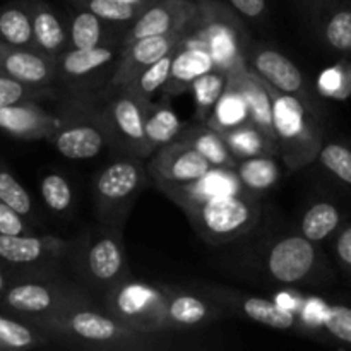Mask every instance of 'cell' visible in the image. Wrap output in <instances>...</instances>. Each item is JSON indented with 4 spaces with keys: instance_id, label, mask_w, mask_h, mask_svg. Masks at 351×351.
Masks as SVG:
<instances>
[{
    "instance_id": "obj_1",
    "label": "cell",
    "mask_w": 351,
    "mask_h": 351,
    "mask_svg": "<svg viewBox=\"0 0 351 351\" xmlns=\"http://www.w3.org/2000/svg\"><path fill=\"white\" fill-rule=\"evenodd\" d=\"M53 343L96 351H153L170 348L165 335L134 331L106 314L95 300L77 302L58 314L38 322Z\"/></svg>"
},
{
    "instance_id": "obj_2",
    "label": "cell",
    "mask_w": 351,
    "mask_h": 351,
    "mask_svg": "<svg viewBox=\"0 0 351 351\" xmlns=\"http://www.w3.org/2000/svg\"><path fill=\"white\" fill-rule=\"evenodd\" d=\"M65 263L89 293L101 295L119 281L132 276L122 230L101 223L98 228L69 240Z\"/></svg>"
},
{
    "instance_id": "obj_3",
    "label": "cell",
    "mask_w": 351,
    "mask_h": 351,
    "mask_svg": "<svg viewBox=\"0 0 351 351\" xmlns=\"http://www.w3.org/2000/svg\"><path fill=\"white\" fill-rule=\"evenodd\" d=\"M86 300H93V295L77 281L60 276V271L17 274L0 295V312L38 324Z\"/></svg>"
},
{
    "instance_id": "obj_4",
    "label": "cell",
    "mask_w": 351,
    "mask_h": 351,
    "mask_svg": "<svg viewBox=\"0 0 351 351\" xmlns=\"http://www.w3.org/2000/svg\"><path fill=\"white\" fill-rule=\"evenodd\" d=\"M197 12L189 31L201 38L215 69L232 75L247 69L250 36L243 19L223 0H195Z\"/></svg>"
},
{
    "instance_id": "obj_5",
    "label": "cell",
    "mask_w": 351,
    "mask_h": 351,
    "mask_svg": "<svg viewBox=\"0 0 351 351\" xmlns=\"http://www.w3.org/2000/svg\"><path fill=\"white\" fill-rule=\"evenodd\" d=\"M273 98V127L278 156L288 170L297 171L317 160L324 144L321 117L308 110L298 98L280 93L267 84Z\"/></svg>"
},
{
    "instance_id": "obj_6",
    "label": "cell",
    "mask_w": 351,
    "mask_h": 351,
    "mask_svg": "<svg viewBox=\"0 0 351 351\" xmlns=\"http://www.w3.org/2000/svg\"><path fill=\"white\" fill-rule=\"evenodd\" d=\"M147 180L146 161L132 154H119L105 165L93 180V201L98 221L122 230Z\"/></svg>"
},
{
    "instance_id": "obj_7",
    "label": "cell",
    "mask_w": 351,
    "mask_h": 351,
    "mask_svg": "<svg viewBox=\"0 0 351 351\" xmlns=\"http://www.w3.org/2000/svg\"><path fill=\"white\" fill-rule=\"evenodd\" d=\"M184 213L202 240L211 245H226L256 228L263 215V202L259 195L240 191L216 195Z\"/></svg>"
},
{
    "instance_id": "obj_8",
    "label": "cell",
    "mask_w": 351,
    "mask_h": 351,
    "mask_svg": "<svg viewBox=\"0 0 351 351\" xmlns=\"http://www.w3.org/2000/svg\"><path fill=\"white\" fill-rule=\"evenodd\" d=\"M170 287L129 276L101 293L99 307L134 331L165 332V308Z\"/></svg>"
},
{
    "instance_id": "obj_9",
    "label": "cell",
    "mask_w": 351,
    "mask_h": 351,
    "mask_svg": "<svg viewBox=\"0 0 351 351\" xmlns=\"http://www.w3.org/2000/svg\"><path fill=\"white\" fill-rule=\"evenodd\" d=\"M58 113L62 123L47 143L60 156L84 161L96 158L105 147H110L101 110L93 106L88 96H74Z\"/></svg>"
},
{
    "instance_id": "obj_10",
    "label": "cell",
    "mask_w": 351,
    "mask_h": 351,
    "mask_svg": "<svg viewBox=\"0 0 351 351\" xmlns=\"http://www.w3.org/2000/svg\"><path fill=\"white\" fill-rule=\"evenodd\" d=\"M122 45H101L95 48H71L57 58V86L72 96H89L106 89Z\"/></svg>"
},
{
    "instance_id": "obj_11",
    "label": "cell",
    "mask_w": 351,
    "mask_h": 351,
    "mask_svg": "<svg viewBox=\"0 0 351 351\" xmlns=\"http://www.w3.org/2000/svg\"><path fill=\"white\" fill-rule=\"evenodd\" d=\"M69 240L53 235H0V264L16 274L60 271Z\"/></svg>"
},
{
    "instance_id": "obj_12",
    "label": "cell",
    "mask_w": 351,
    "mask_h": 351,
    "mask_svg": "<svg viewBox=\"0 0 351 351\" xmlns=\"http://www.w3.org/2000/svg\"><path fill=\"white\" fill-rule=\"evenodd\" d=\"M146 106V101L123 88L110 93L108 101L99 106L110 147L119 154H132L143 160Z\"/></svg>"
},
{
    "instance_id": "obj_13",
    "label": "cell",
    "mask_w": 351,
    "mask_h": 351,
    "mask_svg": "<svg viewBox=\"0 0 351 351\" xmlns=\"http://www.w3.org/2000/svg\"><path fill=\"white\" fill-rule=\"evenodd\" d=\"M247 67L271 88L285 95L295 96L315 115L322 117L321 103L308 88L305 75L280 50L266 47V45H250L247 51Z\"/></svg>"
},
{
    "instance_id": "obj_14",
    "label": "cell",
    "mask_w": 351,
    "mask_h": 351,
    "mask_svg": "<svg viewBox=\"0 0 351 351\" xmlns=\"http://www.w3.org/2000/svg\"><path fill=\"white\" fill-rule=\"evenodd\" d=\"M317 243L311 242L304 235H287L269 247L266 254V273L274 283L304 285L314 280L319 273Z\"/></svg>"
},
{
    "instance_id": "obj_15",
    "label": "cell",
    "mask_w": 351,
    "mask_h": 351,
    "mask_svg": "<svg viewBox=\"0 0 351 351\" xmlns=\"http://www.w3.org/2000/svg\"><path fill=\"white\" fill-rule=\"evenodd\" d=\"M206 293L218 300L225 307L226 314L230 312V314L249 319L256 324L266 326L271 329H280V331L300 328L298 315L290 308L283 307L280 302H274L271 298L259 297V295H247L225 287H208Z\"/></svg>"
},
{
    "instance_id": "obj_16",
    "label": "cell",
    "mask_w": 351,
    "mask_h": 351,
    "mask_svg": "<svg viewBox=\"0 0 351 351\" xmlns=\"http://www.w3.org/2000/svg\"><path fill=\"white\" fill-rule=\"evenodd\" d=\"M302 14L324 47L351 55V5L343 0H297Z\"/></svg>"
},
{
    "instance_id": "obj_17",
    "label": "cell",
    "mask_w": 351,
    "mask_h": 351,
    "mask_svg": "<svg viewBox=\"0 0 351 351\" xmlns=\"http://www.w3.org/2000/svg\"><path fill=\"white\" fill-rule=\"evenodd\" d=\"M146 161L147 175L156 185L185 184L215 168L194 147L178 139L158 147Z\"/></svg>"
},
{
    "instance_id": "obj_18",
    "label": "cell",
    "mask_w": 351,
    "mask_h": 351,
    "mask_svg": "<svg viewBox=\"0 0 351 351\" xmlns=\"http://www.w3.org/2000/svg\"><path fill=\"white\" fill-rule=\"evenodd\" d=\"M187 29H178L167 34L141 38V40L122 45L119 62L115 65V72H113L112 79H110V84L106 86V91H117V89L129 84L147 65L156 62L158 58L168 53L171 48L177 47L182 41V38L185 36Z\"/></svg>"
},
{
    "instance_id": "obj_19",
    "label": "cell",
    "mask_w": 351,
    "mask_h": 351,
    "mask_svg": "<svg viewBox=\"0 0 351 351\" xmlns=\"http://www.w3.org/2000/svg\"><path fill=\"white\" fill-rule=\"evenodd\" d=\"M225 314V307L211 295L170 287L165 308V332L209 326Z\"/></svg>"
},
{
    "instance_id": "obj_20",
    "label": "cell",
    "mask_w": 351,
    "mask_h": 351,
    "mask_svg": "<svg viewBox=\"0 0 351 351\" xmlns=\"http://www.w3.org/2000/svg\"><path fill=\"white\" fill-rule=\"evenodd\" d=\"M197 12L195 0H158L139 14L125 29L122 45L141 38L167 34L171 31L187 29Z\"/></svg>"
},
{
    "instance_id": "obj_21",
    "label": "cell",
    "mask_w": 351,
    "mask_h": 351,
    "mask_svg": "<svg viewBox=\"0 0 351 351\" xmlns=\"http://www.w3.org/2000/svg\"><path fill=\"white\" fill-rule=\"evenodd\" d=\"M215 69L211 53L201 38L187 29L185 36L178 43L177 53L171 62L170 74L163 86V95L168 98L180 96L191 91V86L195 79L204 72Z\"/></svg>"
},
{
    "instance_id": "obj_22",
    "label": "cell",
    "mask_w": 351,
    "mask_h": 351,
    "mask_svg": "<svg viewBox=\"0 0 351 351\" xmlns=\"http://www.w3.org/2000/svg\"><path fill=\"white\" fill-rule=\"evenodd\" d=\"M60 113H50L36 101H24L0 108V132L14 139L40 141L57 132Z\"/></svg>"
},
{
    "instance_id": "obj_23",
    "label": "cell",
    "mask_w": 351,
    "mask_h": 351,
    "mask_svg": "<svg viewBox=\"0 0 351 351\" xmlns=\"http://www.w3.org/2000/svg\"><path fill=\"white\" fill-rule=\"evenodd\" d=\"M163 194H167L182 211L197 206L208 199L216 195L235 194V192L245 191L240 185L233 168H211L201 178H195L185 184H168L156 185Z\"/></svg>"
},
{
    "instance_id": "obj_24",
    "label": "cell",
    "mask_w": 351,
    "mask_h": 351,
    "mask_svg": "<svg viewBox=\"0 0 351 351\" xmlns=\"http://www.w3.org/2000/svg\"><path fill=\"white\" fill-rule=\"evenodd\" d=\"M0 72L31 86H57V60L0 41Z\"/></svg>"
},
{
    "instance_id": "obj_25",
    "label": "cell",
    "mask_w": 351,
    "mask_h": 351,
    "mask_svg": "<svg viewBox=\"0 0 351 351\" xmlns=\"http://www.w3.org/2000/svg\"><path fill=\"white\" fill-rule=\"evenodd\" d=\"M27 7H29L36 51L57 60L62 53L71 50L67 17L62 16L53 5L45 0H27Z\"/></svg>"
},
{
    "instance_id": "obj_26",
    "label": "cell",
    "mask_w": 351,
    "mask_h": 351,
    "mask_svg": "<svg viewBox=\"0 0 351 351\" xmlns=\"http://www.w3.org/2000/svg\"><path fill=\"white\" fill-rule=\"evenodd\" d=\"M71 48H95L101 45H122L127 27L108 23L89 10L74 7L67 16Z\"/></svg>"
},
{
    "instance_id": "obj_27",
    "label": "cell",
    "mask_w": 351,
    "mask_h": 351,
    "mask_svg": "<svg viewBox=\"0 0 351 351\" xmlns=\"http://www.w3.org/2000/svg\"><path fill=\"white\" fill-rule=\"evenodd\" d=\"M230 77L235 81L243 101H245L249 122L254 123L267 139L276 143L273 127V98H271L269 88L261 77H257L249 67L243 71L232 74ZM278 146V144H276Z\"/></svg>"
},
{
    "instance_id": "obj_28",
    "label": "cell",
    "mask_w": 351,
    "mask_h": 351,
    "mask_svg": "<svg viewBox=\"0 0 351 351\" xmlns=\"http://www.w3.org/2000/svg\"><path fill=\"white\" fill-rule=\"evenodd\" d=\"M185 123L175 113L168 103V96L163 101H149L146 106L144 117V141H143V160L146 161L158 147L177 139Z\"/></svg>"
},
{
    "instance_id": "obj_29",
    "label": "cell",
    "mask_w": 351,
    "mask_h": 351,
    "mask_svg": "<svg viewBox=\"0 0 351 351\" xmlns=\"http://www.w3.org/2000/svg\"><path fill=\"white\" fill-rule=\"evenodd\" d=\"M177 139L194 147L215 168H235L237 161H239L228 149L221 134L216 132L204 122L184 125Z\"/></svg>"
},
{
    "instance_id": "obj_30",
    "label": "cell",
    "mask_w": 351,
    "mask_h": 351,
    "mask_svg": "<svg viewBox=\"0 0 351 351\" xmlns=\"http://www.w3.org/2000/svg\"><path fill=\"white\" fill-rule=\"evenodd\" d=\"M50 345H53V338L47 329L0 312V351H31Z\"/></svg>"
},
{
    "instance_id": "obj_31",
    "label": "cell",
    "mask_w": 351,
    "mask_h": 351,
    "mask_svg": "<svg viewBox=\"0 0 351 351\" xmlns=\"http://www.w3.org/2000/svg\"><path fill=\"white\" fill-rule=\"evenodd\" d=\"M0 41L12 47L36 50L27 0H14L0 5Z\"/></svg>"
},
{
    "instance_id": "obj_32",
    "label": "cell",
    "mask_w": 351,
    "mask_h": 351,
    "mask_svg": "<svg viewBox=\"0 0 351 351\" xmlns=\"http://www.w3.org/2000/svg\"><path fill=\"white\" fill-rule=\"evenodd\" d=\"M233 170H235L240 185L247 192H252L256 195L271 191L280 180L281 175L276 156H271V154L239 160Z\"/></svg>"
},
{
    "instance_id": "obj_33",
    "label": "cell",
    "mask_w": 351,
    "mask_h": 351,
    "mask_svg": "<svg viewBox=\"0 0 351 351\" xmlns=\"http://www.w3.org/2000/svg\"><path fill=\"white\" fill-rule=\"evenodd\" d=\"M245 122H249L245 101H243L242 95H240L239 88H237L235 81L228 75V82H226L221 96H219L215 108L209 113L208 120L204 123H208L216 132L223 134Z\"/></svg>"
},
{
    "instance_id": "obj_34",
    "label": "cell",
    "mask_w": 351,
    "mask_h": 351,
    "mask_svg": "<svg viewBox=\"0 0 351 351\" xmlns=\"http://www.w3.org/2000/svg\"><path fill=\"white\" fill-rule=\"evenodd\" d=\"M226 146L232 151L237 160H245V158L264 156H278V146L271 139H267L254 123L245 122L228 132L221 134Z\"/></svg>"
},
{
    "instance_id": "obj_35",
    "label": "cell",
    "mask_w": 351,
    "mask_h": 351,
    "mask_svg": "<svg viewBox=\"0 0 351 351\" xmlns=\"http://www.w3.org/2000/svg\"><path fill=\"white\" fill-rule=\"evenodd\" d=\"M341 225V211L329 201L314 202L304 213L300 221V235L314 243L324 242L326 239L338 232Z\"/></svg>"
},
{
    "instance_id": "obj_36",
    "label": "cell",
    "mask_w": 351,
    "mask_h": 351,
    "mask_svg": "<svg viewBox=\"0 0 351 351\" xmlns=\"http://www.w3.org/2000/svg\"><path fill=\"white\" fill-rule=\"evenodd\" d=\"M226 82H228V74H225L219 69H211V71L201 74L192 82L191 91L194 95L195 122H206L208 120L209 113L215 108Z\"/></svg>"
},
{
    "instance_id": "obj_37",
    "label": "cell",
    "mask_w": 351,
    "mask_h": 351,
    "mask_svg": "<svg viewBox=\"0 0 351 351\" xmlns=\"http://www.w3.org/2000/svg\"><path fill=\"white\" fill-rule=\"evenodd\" d=\"M177 48H171L168 53H165L163 57L158 58L156 62H153L151 65H147L144 71H141L132 81L127 86H123V89L130 91L132 95H136L137 98H141L143 101L149 103L151 98L154 96V93H158L160 89H163L165 82H167L168 74H170L171 62H173L175 53H177Z\"/></svg>"
},
{
    "instance_id": "obj_38",
    "label": "cell",
    "mask_w": 351,
    "mask_h": 351,
    "mask_svg": "<svg viewBox=\"0 0 351 351\" xmlns=\"http://www.w3.org/2000/svg\"><path fill=\"white\" fill-rule=\"evenodd\" d=\"M40 195L48 211L62 218L71 216L75 197L71 182L65 175L58 171H48L47 175H43L40 182Z\"/></svg>"
},
{
    "instance_id": "obj_39",
    "label": "cell",
    "mask_w": 351,
    "mask_h": 351,
    "mask_svg": "<svg viewBox=\"0 0 351 351\" xmlns=\"http://www.w3.org/2000/svg\"><path fill=\"white\" fill-rule=\"evenodd\" d=\"M0 201L10 206L21 216H24L31 225L36 226L40 223L36 208H34V201L29 192L17 180L16 175L2 163H0Z\"/></svg>"
},
{
    "instance_id": "obj_40",
    "label": "cell",
    "mask_w": 351,
    "mask_h": 351,
    "mask_svg": "<svg viewBox=\"0 0 351 351\" xmlns=\"http://www.w3.org/2000/svg\"><path fill=\"white\" fill-rule=\"evenodd\" d=\"M57 86H31L0 72V108L24 101L41 103L57 96Z\"/></svg>"
},
{
    "instance_id": "obj_41",
    "label": "cell",
    "mask_w": 351,
    "mask_h": 351,
    "mask_svg": "<svg viewBox=\"0 0 351 351\" xmlns=\"http://www.w3.org/2000/svg\"><path fill=\"white\" fill-rule=\"evenodd\" d=\"M74 7L89 10L108 23L129 27L143 12L141 9L119 2V0H69Z\"/></svg>"
},
{
    "instance_id": "obj_42",
    "label": "cell",
    "mask_w": 351,
    "mask_h": 351,
    "mask_svg": "<svg viewBox=\"0 0 351 351\" xmlns=\"http://www.w3.org/2000/svg\"><path fill=\"white\" fill-rule=\"evenodd\" d=\"M319 163L332 178L351 189V147L341 143L322 144L317 154Z\"/></svg>"
},
{
    "instance_id": "obj_43",
    "label": "cell",
    "mask_w": 351,
    "mask_h": 351,
    "mask_svg": "<svg viewBox=\"0 0 351 351\" xmlns=\"http://www.w3.org/2000/svg\"><path fill=\"white\" fill-rule=\"evenodd\" d=\"M317 89L322 96L345 99L351 95V65L346 62L326 69L317 81Z\"/></svg>"
},
{
    "instance_id": "obj_44",
    "label": "cell",
    "mask_w": 351,
    "mask_h": 351,
    "mask_svg": "<svg viewBox=\"0 0 351 351\" xmlns=\"http://www.w3.org/2000/svg\"><path fill=\"white\" fill-rule=\"evenodd\" d=\"M322 328L338 341L351 345V307H346V305L328 307Z\"/></svg>"
},
{
    "instance_id": "obj_45",
    "label": "cell",
    "mask_w": 351,
    "mask_h": 351,
    "mask_svg": "<svg viewBox=\"0 0 351 351\" xmlns=\"http://www.w3.org/2000/svg\"><path fill=\"white\" fill-rule=\"evenodd\" d=\"M27 233H36V226L31 225L24 216L0 201V235H27Z\"/></svg>"
},
{
    "instance_id": "obj_46",
    "label": "cell",
    "mask_w": 351,
    "mask_h": 351,
    "mask_svg": "<svg viewBox=\"0 0 351 351\" xmlns=\"http://www.w3.org/2000/svg\"><path fill=\"white\" fill-rule=\"evenodd\" d=\"M228 5L242 19L252 21V23H259L267 14L266 0H228Z\"/></svg>"
},
{
    "instance_id": "obj_47",
    "label": "cell",
    "mask_w": 351,
    "mask_h": 351,
    "mask_svg": "<svg viewBox=\"0 0 351 351\" xmlns=\"http://www.w3.org/2000/svg\"><path fill=\"white\" fill-rule=\"evenodd\" d=\"M335 254L339 267L351 278V223L339 230L335 240Z\"/></svg>"
},
{
    "instance_id": "obj_48",
    "label": "cell",
    "mask_w": 351,
    "mask_h": 351,
    "mask_svg": "<svg viewBox=\"0 0 351 351\" xmlns=\"http://www.w3.org/2000/svg\"><path fill=\"white\" fill-rule=\"evenodd\" d=\"M16 276H17V274L14 273V271H10L9 267H5V266H2V264H0V295H2L3 291L7 290V287L12 283L14 278H16Z\"/></svg>"
},
{
    "instance_id": "obj_49",
    "label": "cell",
    "mask_w": 351,
    "mask_h": 351,
    "mask_svg": "<svg viewBox=\"0 0 351 351\" xmlns=\"http://www.w3.org/2000/svg\"><path fill=\"white\" fill-rule=\"evenodd\" d=\"M119 2L125 3V5L137 7V9H141V10H146L147 7L153 5V3L158 2V0H119Z\"/></svg>"
}]
</instances>
